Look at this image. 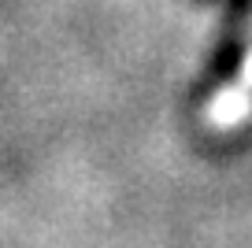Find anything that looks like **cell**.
Wrapping results in <instances>:
<instances>
[{"label": "cell", "instance_id": "obj_1", "mask_svg": "<svg viewBox=\"0 0 252 248\" xmlns=\"http://www.w3.org/2000/svg\"><path fill=\"white\" fill-rule=\"evenodd\" d=\"M249 104H252V52L245 56L237 82L222 86L219 93L212 96V104H208V119H212L215 126H234V123H241V119H245Z\"/></svg>", "mask_w": 252, "mask_h": 248}, {"label": "cell", "instance_id": "obj_2", "mask_svg": "<svg viewBox=\"0 0 252 248\" xmlns=\"http://www.w3.org/2000/svg\"><path fill=\"white\" fill-rule=\"evenodd\" d=\"M245 41H252V15H249V26H245Z\"/></svg>", "mask_w": 252, "mask_h": 248}]
</instances>
